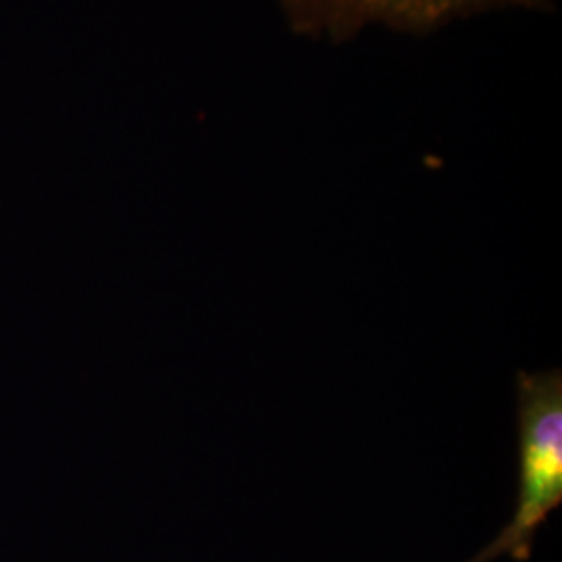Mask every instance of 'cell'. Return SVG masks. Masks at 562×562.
Wrapping results in <instances>:
<instances>
[{"label":"cell","mask_w":562,"mask_h":562,"mask_svg":"<svg viewBox=\"0 0 562 562\" xmlns=\"http://www.w3.org/2000/svg\"><path fill=\"white\" fill-rule=\"evenodd\" d=\"M562 504V371L517 373V504L490 543L496 559L529 561L543 522Z\"/></svg>","instance_id":"6da1fadb"},{"label":"cell","mask_w":562,"mask_h":562,"mask_svg":"<svg viewBox=\"0 0 562 562\" xmlns=\"http://www.w3.org/2000/svg\"><path fill=\"white\" fill-rule=\"evenodd\" d=\"M292 32L344 42L364 30L431 34L459 21L503 11H542L550 0H278Z\"/></svg>","instance_id":"7a4b0ae2"},{"label":"cell","mask_w":562,"mask_h":562,"mask_svg":"<svg viewBox=\"0 0 562 562\" xmlns=\"http://www.w3.org/2000/svg\"><path fill=\"white\" fill-rule=\"evenodd\" d=\"M496 559V554H494V550H492V546H485L482 552L477 554V557H473L471 561L467 562H492Z\"/></svg>","instance_id":"3957f363"}]
</instances>
